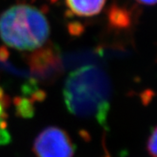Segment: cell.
<instances>
[{
    "label": "cell",
    "mask_w": 157,
    "mask_h": 157,
    "mask_svg": "<svg viewBox=\"0 0 157 157\" xmlns=\"http://www.w3.org/2000/svg\"><path fill=\"white\" fill-rule=\"evenodd\" d=\"M137 1L140 4L147 5V6H152V5L157 4V0H137Z\"/></svg>",
    "instance_id": "10"
},
{
    "label": "cell",
    "mask_w": 157,
    "mask_h": 157,
    "mask_svg": "<svg viewBox=\"0 0 157 157\" xmlns=\"http://www.w3.org/2000/svg\"><path fill=\"white\" fill-rule=\"evenodd\" d=\"M63 96L72 114L95 120L101 126H107L111 84L102 69L86 66L73 71L65 82Z\"/></svg>",
    "instance_id": "1"
},
{
    "label": "cell",
    "mask_w": 157,
    "mask_h": 157,
    "mask_svg": "<svg viewBox=\"0 0 157 157\" xmlns=\"http://www.w3.org/2000/svg\"><path fill=\"white\" fill-rule=\"evenodd\" d=\"M9 56V52L7 51L6 47L5 46H1L0 47V59L1 60H5Z\"/></svg>",
    "instance_id": "9"
},
{
    "label": "cell",
    "mask_w": 157,
    "mask_h": 157,
    "mask_svg": "<svg viewBox=\"0 0 157 157\" xmlns=\"http://www.w3.org/2000/svg\"><path fill=\"white\" fill-rule=\"evenodd\" d=\"M67 31L70 35L74 36V37H78V36H80L81 34L84 33L85 27L83 24H81L80 22L73 21L67 25Z\"/></svg>",
    "instance_id": "6"
},
{
    "label": "cell",
    "mask_w": 157,
    "mask_h": 157,
    "mask_svg": "<svg viewBox=\"0 0 157 157\" xmlns=\"http://www.w3.org/2000/svg\"><path fill=\"white\" fill-rule=\"evenodd\" d=\"M147 150L153 157H157V128L150 135L147 141Z\"/></svg>",
    "instance_id": "8"
},
{
    "label": "cell",
    "mask_w": 157,
    "mask_h": 157,
    "mask_svg": "<svg viewBox=\"0 0 157 157\" xmlns=\"http://www.w3.org/2000/svg\"><path fill=\"white\" fill-rule=\"evenodd\" d=\"M73 15H74V14H73V12L70 11V10L67 11H66V13H65V16H66L67 17H70V18H71V17H73Z\"/></svg>",
    "instance_id": "11"
},
{
    "label": "cell",
    "mask_w": 157,
    "mask_h": 157,
    "mask_svg": "<svg viewBox=\"0 0 157 157\" xmlns=\"http://www.w3.org/2000/svg\"><path fill=\"white\" fill-rule=\"evenodd\" d=\"M33 150L38 157H73L74 145L65 130L49 127L36 137Z\"/></svg>",
    "instance_id": "3"
},
{
    "label": "cell",
    "mask_w": 157,
    "mask_h": 157,
    "mask_svg": "<svg viewBox=\"0 0 157 157\" xmlns=\"http://www.w3.org/2000/svg\"><path fill=\"white\" fill-rule=\"evenodd\" d=\"M49 33L46 18L33 6H12L0 16V37L17 50L38 49L45 44Z\"/></svg>",
    "instance_id": "2"
},
{
    "label": "cell",
    "mask_w": 157,
    "mask_h": 157,
    "mask_svg": "<svg viewBox=\"0 0 157 157\" xmlns=\"http://www.w3.org/2000/svg\"><path fill=\"white\" fill-rule=\"evenodd\" d=\"M4 116H5V101H4V94L2 91L0 90V130H6V125L4 121ZM7 138L5 136L0 135V141L1 142H6Z\"/></svg>",
    "instance_id": "7"
},
{
    "label": "cell",
    "mask_w": 157,
    "mask_h": 157,
    "mask_svg": "<svg viewBox=\"0 0 157 157\" xmlns=\"http://www.w3.org/2000/svg\"><path fill=\"white\" fill-rule=\"evenodd\" d=\"M107 17L109 24L114 28H127L131 25V17L128 11L118 6L110 7Z\"/></svg>",
    "instance_id": "5"
},
{
    "label": "cell",
    "mask_w": 157,
    "mask_h": 157,
    "mask_svg": "<svg viewBox=\"0 0 157 157\" xmlns=\"http://www.w3.org/2000/svg\"><path fill=\"white\" fill-rule=\"evenodd\" d=\"M67 6L74 15L91 17L100 13L106 0H66Z\"/></svg>",
    "instance_id": "4"
},
{
    "label": "cell",
    "mask_w": 157,
    "mask_h": 157,
    "mask_svg": "<svg viewBox=\"0 0 157 157\" xmlns=\"http://www.w3.org/2000/svg\"><path fill=\"white\" fill-rule=\"evenodd\" d=\"M50 1L52 2V3H53V4H54V3H56L58 0H50Z\"/></svg>",
    "instance_id": "12"
},
{
    "label": "cell",
    "mask_w": 157,
    "mask_h": 157,
    "mask_svg": "<svg viewBox=\"0 0 157 157\" xmlns=\"http://www.w3.org/2000/svg\"><path fill=\"white\" fill-rule=\"evenodd\" d=\"M33 1H34V0H33Z\"/></svg>",
    "instance_id": "13"
}]
</instances>
